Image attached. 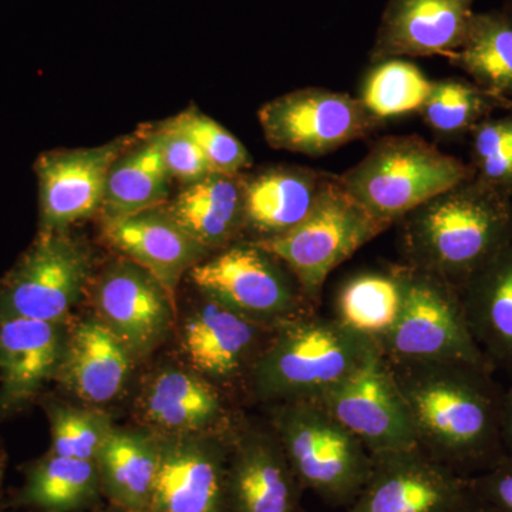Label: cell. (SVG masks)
Listing matches in <instances>:
<instances>
[{"instance_id": "3957f363", "label": "cell", "mask_w": 512, "mask_h": 512, "mask_svg": "<svg viewBox=\"0 0 512 512\" xmlns=\"http://www.w3.org/2000/svg\"><path fill=\"white\" fill-rule=\"evenodd\" d=\"M379 349L336 319L303 316L272 330L251 367L262 402L319 400Z\"/></svg>"}, {"instance_id": "cb8c5ba5", "label": "cell", "mask_w": 512, "mask_h": 512, "mask_svg": "<svg viewBox=\"0 0 512 512\" xmlns=\"http://www.w3.org/2000/svg\"><path fill=\"white\" fill-rule=\"evenodd\" d=\"M241 175V174H239ZM239 175L212 173L187 185L164 210L208 251L241 241L245 228L244 188Z\"/></svg>"}, {"instance_id": "83f0119b", "label": "cell", "mask_w": 512, "mask_h": 512, "mask_svg": "<svg viewBox=\"0 0 512 512\" xmlns=\"http://www.w3.org/2000/svg\"><path fill=\"white\" fill-rule=\"evenodd\" d=\"M407 265L350 276L336 296V320L363 338L379 343L402 313Z\"/></svg>"}, {"instance_id": "1f68e13d", "label": "cell", "mask_w": 512, "mask_h": 512, "mask_svg": "<svg viewBox=\"0 0 512 512\" xmlns=\"http://www.w3.org/2000/svg\"><path fill=\"white\" fill-rule=\"evenodd\" d=\"M508 101L484 92L471 80L450 77L433 83L420 114L434 133L460 137L470 134L478 123L493 116L495 110H507Z\"/></svg>"}, {"instance_id": "d4e9b609", "label": "cell", "mask_w": 512, "mask_h": 512, "mask_svg": "<svg viewBox=\"0 0 512 512\" xmlns=\"http://www.w3.org/2000/svg\"><path fill=\"white\" fill-rule=\"evenodd\" d=\"M101 494L131 512L150 511L160 466V436L141 429L114 427L96 457Z\"/></svg>"}, {"instance_id": "44dd1931", "label": "cell", "mask_w": 512, "mask_h": 512, "mask_svg": "<svg viewBox=\"0 0 512 512\" xmlns=\"http://www.w3.org/2000/svg\"><path fill=\"white\" fill-rule=\"evenodd\" d=\"M136 359L96 315L69 320L55 382L90 406L113 402L130 379Z\"/></svg>"}, {"instance_id": "9c48e42d", "label": "cell", "mask_w": 512, "mask_h": 512, "mask_svg": "<svg viewBox=\"0 0 512 512\" xmlns=\"http://www.w3.org/2000/svg\"><path fill=\"white\" fill-rule=\"evenodd\" d=\"M93 261L67 232H40L0 279V318L67 322L82 302Z\"/></svg>"}, {"instance_id": "9a60e30c", "label": "cell", "mask_w": 512, "mask_h": 512, "mask_svg": "<svg viewBox=\"0 0 512 512\" xmlns=\"http://www.w3.org/2000/svg\"><path fill=\"white\" fill-rule=\"evenodd\" d=\"M130 146L127 140L104 146L53 150L35 163L39 181V231L67 232L103 205L111 165Z\"/></svg>"}, {"instance_id": "4316f807", "label": "cell", "mask_w": 512, "mask_h": 512, "mask_svg": "<svg viewBox=\"0 0 512 512\" xmlns=\"http://www.w3.org/2000/svg\"><path fill=\"white\" fill-rule=\"evenodd\" d=\"M25 483L12 498V507L40 512H87L103 494L96 461L45 456L23 467Z\"/></svg>"}, {"instance_id": "8d00e7d4", "label": "cell", "mask_w": 512, "mask_h": 512, "mask_svg": "<svg viewBox=\"0 0 512 512\" xmlns=\"http://www.w3.org/2000/svg\"><path fill=\"white\" fill-rule=\"evenodd\" d=\"M471 493L497 512H512V454L494 467L468 478Z\"/></svg>"}, {"instance_id": "7bdbcfd3", "label": "cell", "mask_w": 512, "mask_h": 512, "mask_svg": "<svg viewBox=\"0 0 512 512\" xmlns=\"http://www.w3.org/2000/svg\"><path fill=\"white\" fill-rule=\"evenodd\" d=\"M507 111H512V101H508Z\"/></svg>"}, {"instance_id": "e575fe53", "label": "cell", "mask_w": 512, "mask_h": 512, "mask_svg": "<svg viewBox=\"0 0 512 512\" xmlns=\"http://www.w3.org/2000/svg\"><path fill=\"white\" fill-rule=\"evenodd\" d=\"M170 123L195 141L217 173L239 175L251 167L252 158L244 144L195 107L170 119Z\"/></svg>"}, {"instance_id": "7402d4cb", "label": "cell", "mask_w": 512, "mask_h": 512, "mask_svg": "<svg viewBox=\"0 0 512 512\" xmlns=\"http://www.w3.org/2000/svg\"><path fill=\"white\" fill-rule=\"evenodd\" d=\"M244 188L245 228L251 242L288 234L322 200L333 175L299 165H274L239 175Z\"/></svg>"}, {"instance_id": "d590c367", "label": "cell", "mask_w": 512, "mask_h": 512, "mask_svg": "<svg viewBox=\"0 0 512 512\" xmlns=\"http://www.w3.org/2000/svg\"><path fill=\"white\" fill-rule=\"evenodd\" d=\"M154 136L160 144L171 177L184 183L185 187L217 173L195 141L180 128L173 126L170 120L161 124Z\"/></svg>"}, {"instance_id": "6da1fadb", "label": "cell", "mask_w": 512, "mask_h": 512, "mask_svg": "<svg viewBox=\"0 0 512 512\" xmlns=\"http://www.w3.org/2000/svg\"><path fill=\"white\" fill-rule=\"evenodd\" d=\"M421 450L470 478L507 456L503 394L490 367L463 363H390Z\"/></svg>"}, {"instance_id": "ba28073f", "label": "cell", "mask_w": 512, "mask_h": 512, "mask_svg": "<svg viewBox=\"0 0 512 512\" xmlns=\"http://www.w3.org/2000/svg\"><path fill=\"white\" fill-rule=\"evenodd\" d=\"M202 296L274 330L312 315V303L284 262L251 241H239L188 272Z\"/></svg>"}, {"instance_id": "ac0fdd59", "label": "cell", "mask_w": 512, "mask_h": 512, "mask_svg": "<svg viewBox=\"0 0 512 512\" xmlns=\"http://www.w3.org/2000/svg\"><path fill=\"white\" fill-rule=\"evenodd\" d=\"M476 0H387L372 63L400 57L451 59L466 40Z\"/></svg>"}, {"instance_id": "d6a6232c", "label": "cell", "mask_w": 512, "mask_h": 512, "mask_svg": "<svg viewBox=\"0 0 512 512\" xmlns=\"http://www.w3.org/2000/svg\"><path fill=\"white\" fill-rule=\"evenodd\" d=\"M43 409L50 424L49 453L57 456L96 460L114 430L110 414L93 406H74L47 397Z\"/></svg>"}, {"instance_id": "8992f818", "label": "cell", "mask_w": 512, "mask_h": 512, "mask_svg": "<svg viewBox=\"0 0 512 512\" xmlns=\"http://www.w3.org/2000/svg\"><path fill=\"white\" fill-rule=\"evenodd\" d=\"M386 229L333 175L322 200L302 224L281 237L254 244L284 262L315 306L328 276Z\"/></svg>"}, {"instance_id": "d6986e66", "label": "cell", "mask_w": 512, "mask_h": 512, "mask_svg": "<svg viewBox=\"0 0 512 512\" xmlns=\"http://www.w3.org/2000/svg\"><path fill=\"white\" fill-rule=\"evenodd\" d=\"M272 329L252 322L214 299L202 302L185 319L181 345L191 369L208 380L229 382L247 370L264 349Z\"/></svg>"}, {"instance_id": "4dcf8cb0", "label": "cell", "mask_w": 512, "mask_h": 512, "mask_svg": "<svg viewBox=\"0 0 512 512\" xmlns=\"http://www.w3.org/2000/svg\"><path fill=\"white\" fill-rule=\"evenodd\" d=\"M434 80L414 63L386 59L373 63L360 87L365 109L379 121L420 113L429 99Z\"/></svg>"}, {"instance_id": "277c9868", "label": "cell", "mask_w": 512, "mask_h": 512, "mask_svg": "<svg viewBox=\"0 0 512 512\" xmlns=\"http://www.w3.org/2000/svg\"><path fill=\"white\" fill-rule=\"evenodd\" d=\"M473 177L471 165L419 136L380 138L359 163L338 175L353 200L387 228Z\"/></svg>"}, {"instance_id": "2e32d148", "label": "cell", "mask_w": 512, "mask_h": 512, "mask_svg": "<svg viewBox=\"0 0 512 512\" xmlns=\"http://www.w3.org/2000/svg\"><path fill=\"white\" fill-rule=\"evenodd\" d=\"M67 322L0 318V423L25 412L55 382Z\"/></svg>"}, {"instance_id": "f1b7e54d", "label": "cell", "mask_w": 512, "mask_h": 512, "mask_svg": "<svg viewBox=\"0 0 512 512\" xmlns=\"http://www.w3.org/2000/svg\"><path fill=\"white\" fill-rule=\"evenodd\" d=\"M173 180L156 136L124 151L111 165L104 192V218H120L161 207Z\"/></svg>"}, {"instance_id": "7c38bea8", "label": "cell", "mask_w": 512, "mask_h": 512, "mask_svg": "<svg viewBox=\"0 0 512 512\" xmlns=\"http://www.w3.org/2000/svg\"><path fill=\"white\" fill-rule=\"evenodd\" d=\"M94 315L143 360L173 328L175 301L160 281L130 259L113 262L93 282Z\"/></svg>"}, {"instance_id": "8fae6325", "label": "cell", "mask_w": 512, "mask_h": 512, "mask_svg": "<svg viewBox=\"0 0 512 512\" xmlns=\"http://www.w3.org/2000/svg\"><path fill=\"white\" fill-rule=\"evenodd\" d=\"M319 402L372 456L419 447L393 367L380 349Z\"/></svg>"}, {"instance_id": "4fadbf2b", "label": "cell", "mask_w": 512, "mask_h": 512, "mask_svg": "<svg viewBox=\"0 0 512 512\" xmlns=\"http://www.w3.org/2000/svg\"><path fill=\"white\" fill-rule=\"evenodd\" d=\"M158 436L160 466L148 512H228L229 439L215 431Z\"/></svg>"}, {"instance_id": "f35d334b", "label": "cell", "mask_w": 512, "mask_h": 512, "mask_svg": "<svg viewBox=\"0 0 512 512\" xmlns=\"http://www.w3.org/2000/svg\"><path fill=\"white\" fill-rule=\"evenodd\" d=\"M451 512H497L493 508L488 507L487 504L483 503L477 495L471 493L470 487H468V493L464 500L457 505Z\"/></svg>"}, {"instance_id": "836d02e7", "label": "cell", "mask_w": 512, "mask_h": 512, "mask_svg": "<svg viewBox=\"0 0 512 512\" xmlns=\"http://www.w3.org/2000/svg\"><path fill=\"white\" fill-rule=\"evenodd\" d=\"M470 136L474 177L512 197V111L481 121Z\"/></svg>"}, {"instance_id": "74e56055", "label": "cell", "mask_w": 512, "mask_h": 512, "mask_svg": "<svg viewBox=\"0 0 512 512\" xmlns=\"http://www.w3.org/2000/svg\"><path fill=\"white\" fill-rule=\"evenodd\" d=\"M501 427L507 454H512V387L503 394V410H501Z\"/></svg>"}, {"instance_id": "603a6c76", "label": "cell", "mask_w": 512, "mask_h": 512, "mask_svg": "<svg viewBox=\"0 0 512 512\" xmlns=\"http://www.w3.org/2000/svg\"><path fill=\"white\" fill-rule=\"evenodd\" d=\"M138 412L146 427L158 434L211 433L225 420L224 402L211 380L173 366L148 380Z\"/></svg>"}, {"instance_id": "b9f144b4", "label": "cell", "mask_w": 512, "mask_h": 512, "mask_svg": "<svg viewBox=\"0 0 512 512\" xmlns=\"http://www.w3.org/2000/svg\"><path fill=\"white\" fill-rule=\"evenodd\" d=\"M501 10H503L504 15L512 22V0H505L504 8Z\"/></svg>"}, {"instance_id": "5b68a950", "label": "cell", "mask_w": 512, "mask_h": 512, "mask_svg": "<svg viewBox=\"0 0 512 512\" xmlns=\"http://www.w3.org/2000/svg\"><path fill=\"white\" fill-rule=\"evenodd\" d=\"M272 430L303 490L335 507L356 500L369 480L372 454L319 400L276 404Z\"/></svg>"}, {"instance_id": "ab89813d", "label": "cell", "mask_w": 512, "mask_h": 512, "mask_svg": "<svg viewBox=\"0 0 512 512\" xmlns=\"http://www.w3.org/2000/svg\"><path fill=\"white\" fill-rule=\"evenodd\" d=\"M6 466H8V456L0 446V491H2L3 480H5Z\"/></svg>"}, {"instance_id": "e0dca14e", "label": "cell", "mask_w": 512, "mask_h": 512, "mask_svg": "<svg viewBox=\"0 0 512 512\" xmlns=\"http://www.w3.org/2000/svg\"><path fill=\"white\" fill-rule=\"evenodd\" d=\"M302 491L274 430L229 437L228 512H302Z\"/></svg>"}, {"instance_id": "7a4b0ae2", "label": "cell", "mask_w": 512, "mask_h": 512, "mask_svg": "<svg viewBox=\"0 0 512 512\" xmlns=\"http://www.w3.org/2000/svg\"><path fill=\"white\" fill-rule=\"evenodd\" d=\"M399 222L407 265L461 289L512 244L511 195L473 177Z\"/></svg>"}, {"instance_id": "30bf717a", "label": "cell", "mask_w": 512, "mask_h": 512, "mask_svg": "<svg viewBox=\"0 0 512 512\" xmlns=\"http://www.w3.org/2000/svg\"><path fill=\"white\" fill-rule=\"evenodd\" d=\"M258 117L269 146L309 157L333 153L382 124L357 97L319 87L276 97Z\"/></svg>"}, {"instance_id": "60d3db41", "label": "cell", "mask_w": 512, "mask_h": 512, "mask_svg": "<svg viewBox=\"0 0 512 512\" xmlns=\"http://www.w3.org/2000/svg\"><path fill=\"white\" fill-rule=\"evenodd\" d=\"M87 512H131L126 510V508H121L119 505L110 504L106 505V507H96L93 508V510L87 511Z\"/></svg>"}, {"instance_id": "f546056e", "label": "cell", "mask_w": 512, "mask_h": 512, "mask_svg": "<svg viewBox=\"0 0 512 512\" xmlns=\"http://www.w3.org/2000/svg\"><path fill=\"white\" fill-rule=\"evenodd\" d=\"M450 62L484 92L512 101V22L503 10L476 12Z\"/></svg>"}, {"instance_id": "ffe728a7", "label": "cell", "mask_w": 512, "mask_h": 512, "mask_svg": "<svg viewBox=\"0 0 512 512\" xmlns=\"http://www.w3.org/2000/svg\"><path fill=\"white\" fill-rule=\"evenodd\" d=\"M103 235L124 258L156 276L174 301L181 278L210 254L163 205L127 217L104 218Z\"/></svg>"}, {"instance_id": "52a82bcc", "label": "cell", "mask_w": 512, "mask_h": 512, "mask_svg": "<svg viewBox=\"0 0 512 512\" xmlns=\"http://www.w3.org/2000/svg\"><path fill=\"white\" fill-rule=\"evenodd\" d=\"M377 346L390 363H463L493 369L471 333L460 289L409 265L402 313Z\"/></svg>"}, {"instance_id": "5bb4252c", "label": "cell", "mask_w": 512, "mask_h": 512, "mask_svg": "<svg viewBox=\"0 0 512 512\" xmlns=\"http://www.w3.org/2000/svg\"><path fill=\"white\" fill-rule=\"evenodd\" d=\"M372 458L369 480L346 512H451L468 493V478L420 447Z\"/></svg>"}, {"instance_id": "484cf974", "label": "cell", "mask_w": 512, "mask_h": 512, "mask_svg": "<svg viewBox=\"0 0 512 512\" xmlns=\"http://www.w3.org/2000/svg\"><path fill=\"white\" fill-rule=\"evenodd\" d=\"M460 293L471 333L488 363L512 370V244Z\"/></svg>"}, {"instance_id": "ee69618b", "label": "cell", "mask_w": 512, "mask_h": 512, "mask_svg": "<svg viewBox=\"0 0 512 512\" xmlns=\"http://www.w3.org/2000/svg\"><path fill=\"white\" fill-rule=\"evenodd\" d=\"M26 512H40V511H32V510H29V511H26Z\"/></svg>"}]
</instances>
